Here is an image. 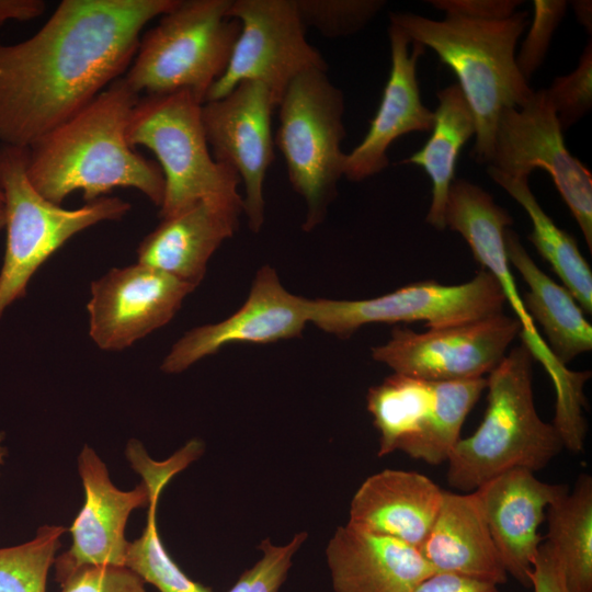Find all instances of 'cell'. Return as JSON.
I'll list each match as a JSON object with an SVG mask.
<instances>
[{"mask_svg": "<svg viewBox=\"0 0 592 592\" xmlns=\"http://www.w3.org/2000/svg\"><path fill=\"white\" fill-rule=\"evenodd\" d=\"M178 0H62L31 37L0 45V144L30 147L125 75L145 25Z\"/></svg>", "mask_w": 592, "mask_h": 592, "instance_id": "obj_1", "label": "cell"}, {"mask_svg": "<svg viewBox=\"0 0 592 592\" xmlns=\"http://www.w3.org/2000/svg\"><path fill=\"white\" fill-rule=\"evenodd\" d=\"M139 98L121 77L27 147L26 174L35 190L60 205L76 191L89 203L115 187H133L160 207L162 171L156 161L136 152L126 136Z\"/></svg>", "mask_w": 592, "mask_h": 592, "instance_id": "obj_2", "label": "cell"}, {"mask_svg": "<svg viewBox=\"0 0 592 592\" xmlns=\"http://www.w3.org/2000/svg\"><path fill=\"white\" fill-rule=\"evenodd\" d=\"M390 24L411 42L431 48L456 76L476 125L471 155L489 163L500 113L521 107L534 90L520 73L516 44L528 25V12L503 20H481L446 13L433 20L411 12H391Z\"/></svg>", "mask_w": 592, "mask_h": 592, "instance_id": "obj_3", "label": "cell"}, {"mask_svg": "<svg viewBox=\"0 0 592 592\" xmlns=\"http://www.w3.org/2000/svg\"><path fill=\"white\" fill-rule=\"evenodd\" d=\"M533 361L521 342L489 373L482 421L475 433L456 443L446 462L449 487L471 492L511 469L535 473L563 448L556 428L535 408Z\"/></svg>", "mask_w": 592, "mask_h": 592, "instance_id": "obj_4", "label": "cell"}, {"mask_svg": "<svg viewBox=\"0 0 592 592\" xmlns=\"http://www.w3.org/2000/svg\"><path fill=\"white\" fill-rule=\"evenodd\" d=\"M444 223L445 228L448 227L465 239L475 260L498 281L505 303H509L520 321L521 342L533 360L542 364L553 382L556 392L553 425L563 447L574 453L581 452L587 434L583 414L587 399L583 388L591 373L574 372L561 364L524 308L504 246V231L512 225V217L482 187L465 179H455L449 187Z\"/></svg>", "mask_w": 592, "mask_h": 592, "instance_id": "obj_5", "label": "cell"}, {"mask_svg": "<svg viewBox=\"0 0 592 592\" xmlns=\"http://www.w3.org/2000/svg\"><path fill=\"white\" fill-rule=\"evenodd\" d=\"M202 105L193 93L181 90L145 95L132 110L127 141L134 149L152 151L164 178L161 219L201 201L243 206L239 177L210 153Z\"/></svg>", "mask_w": 592, "mask_h": 592, "instance_id": "obj_6", "label": "cell"}, {"mask_svg": "<svg viewBox=\"0 0 592 592\" xmlns=\"http://www.w3.org/2000/svg\"><path fill=\"white\" fill-rule=\"evenodd\" d=\"M231 0H178L139 41L123 76L137 94L186 90L202 103L225 72L240 23Z\"/></svg>", "mask_w": 592, "mask_h": 592, "instance_id": "obj_7", "label": "cell"}, {"mask_svg": "<svg viewBox=\"0 0 592 592\" xmlns=\"http://www.w3.org/2000/svg\"><path fill=\"white\" fill-rule=\"evenodd\" d=\"M27 148L0 144V191L4 207L5 249L0 270V319L26 295L29 282L42 264L80 231L117 220L130 204L102 196L67 209L42 196L26 174Z\"/></svg>", "mask_w": 592, "mask_h": 592, "instance_id": "obj_8", "label": "cell"}, {"mask_svg": "<svg viewBox=\"0 0 592 592\" xmlns=\"http://www.w3.org/2000/svg\"><path fill=\"white\" fill-rule=\"evenodd\" d=\"M277 107L274 144L294 191L306 204L303 228L310 231L323 221L344 172L343 93L327 70H309L291 82Z\"/></svg>", "mask_w": 592, "mask_h": 592, "instance_id": "obj_9", "label": "cell"}, {"mask_svg": "<svg viewBox=\"0 0 592 592\" xmlns=\"http://www.w3.org/2000/svg\"><path fill=\"white\" fill-rule=\"evenodd\" d=\"M487 378L433 382L394 373L372 386L366 407L379 432L378 456L401 451L429 465L447 462Z\"/></svg>", "mask_w": 592, "mask_h": 592, "instance_id": "obj_10", "label": "cell"}, {"mask_svg": "<svg viewBox=\"0 0 592 592\" xmlns=\"http://www.w3.org/2000/svg\"><path fill=\"white\" fill-rule=\"evenodd\" d=\"M504 295L496 277L480 270L470 281L444 285L418 282L368 299L308 298V322L345 339L371 323L423 321L429 329L479 320L503 312Z\"/></svg>", "mask_w": 592, "mask_h": 592, "instance_id": "obj_11", "label": "cell"}, {"mask_svg": "<svg viewBox=\"0 0 592 592\" xmlns=\"http://www.w3.org/2000/svg\"><path fill=\"white\" fill-rule=\"evenodd\" d=\"M228 16L240 23L227 68L206 101L217 100L244 81L264 84L276 106L299 75L327 70L321 54L309 44L295 0H231Z\"/></svg>", "mask_w": 592, "mask_h": 592, "instance_id": "obj_12", "label": "cell"}, {"mask_svg": "<svg viewBox=\"0 0 592 592\" xmlns=\"http://www.w3.org/2000/svg\"><path fill=\"white\" fill-rule=\"evenodd\" d=\"M489 166L511 178H528L536 168L548 172L592 250V174L568 151L546 89L500 113Z\"/></svg>", "mask_w": 592, "mask_h": 592, "instance_id": "obj_13", "label": "cell"}, {"mask_svg": "<svg viewBox=\"0 0 592 592\" xmlns=\"http://www.w3.org/2000/svg\"><path fill=\"white\" fill-rule=\"evenodd\" d=\"M520 331V321L503 312L424 332L396 327L371 354L397 374L433 382L475 379L502 361Z\"/></svg>", "mask_w": 592, "mask_h": 592, "instance_id": "obj_14", "label": "cell"}, {"mask_svg": "<svg viewBox=\"0 0 592 592\" xmlns=\"http://www.w3.org/2000/svg\"><path fill=\"white\" fill-rule=\"evenodd\" d=\"M276 107L269 89L255 81L241 82L225 96L202 105L210 153L239 177L244 189L243 213L253 232L264 223V181L274 160L272 113Z\"/></svg>", "mask_w": 592, "mask_h": 592, "instance_id": "obj_15", "label": "cell"}, {"mask_svg": "<svg viewBox=\"0 0 592 592\" xmlns=\"http://www.w3.org/2000/svg\"><path fill=\"white\" fill-rule=\"evenodd\" d=\"M195 289L160 270L135 263L91 283L89 334L104 351H122L166 326Z\"/></svg>", "mask_w": 592, "mask_h": 592, "instance_id": "obj_16", "label": "cell"}, {"mask_svg": "<svg viewBox=\"0 0 592 592\" xmlns=\"http://www.w3.org/2000/svg\"><path fill=\"white\" fill-rule=\"evenodd\" d=\"M308 298L288 292L276 271L264 265L242 306L226 319L186 331L161 363L178 374L234 343L266 344L299 337L308 322Z\"/></svg>", "mask_w": 592, "mask_h": 592, "instance_id": "obj_17", "label": "cell"}, {"mask_svg": "<svg viewBox=\"0 0 592 592\" xmlns=\"http://www.w3.org/2000/svg\"><path fill=\"white\" fill-rule=\"evenodd\" d=\"M78 470L86 500L69 530L70 548L54 562L59 584L82 567L125 566L128 516L133 510L147 506L149 501L143 482L129 491L117 489L105 464L88 445L79 454Z\"/></svg>", "mask_w": 592, "mask_h": 592, "instance_id": "obj_18", "label": "cell"}, {"mask_svg": "<svg viewBox=\"0 0 592 592\" xmlns=\"http://www.w3.org/2000/svg\"><path fill=\"white\" fill-rule=\"evenodd\" d=\"M508 574L530 587V573L543 537L538 528L546 510L568 492L565 485L548 483L534 473L515 468L475 490Z\"/></svg>", "mask_w": 592, "mask_h": 592, "instance_id": "obj_19", "label": "cell"}, {"mask_svg": "<svg viewBox=\"0 0 592 592\" xmlns=\"http://www.w3.org/2000/svg\"><path fill=\"white\" fill-rule=\"evenodd\" d=\"M390 71L382 100L362 141L345 156L344 172L349 181L371 178L389 164L388 148L399 137L413 132H431L434 112L421 100L417 62L425 47L396 25L388 27Z\"/></svg>", "mask_w": 592, "mask_h": 592, "instance_id": "obj_20", "label": "cell"}, {"mask_svg": "<svg viewBox=\"0 0 592 592\" xmlns=\"http://www.w3.org/2000/svg\"><path fill=\"white\" fill-rule=\"evenodd\" d=\"M243 206L201 201L162 218L136 250L137 263L160 270L195 288L212 255L238 227Z\"/></svg>", "mask_w": 592, "mask_h": 592, "instance_id": "obj_21", "label": "cell"}, {"mask_svg": "<svg viewBox=\"0 0 592 592\" xmlns=\"http://www.w3.org/2000/svg\"><path fill=\"white\" fill-rule=\"evenodd\" d=\"M326 556L334 592H413L435 573L419 549L349 523L337 528Z\"/></svg>", "mask_w": 592, "mask_h": 592, "instance_id": "obj_22", "label": "cell"}, {"mask_svg": "<svg viewBox=\"0 0 592 592\" xmlns=\"http://www.w3.org/2000/svg\"><path fill=\"white\" fill-rule=\"evenodd\" d=\"M443 492L420 473L384 469L358 487L348 523L419 549L434 523Z\"/></svg>", "mask_w": 592, "mask_h": 592, "instance_id": "obj_23", "label": "cell"}, {"mask_svg": "<svg viewBox=\"0 0 592 592\" xmlns=\"http://www.w3.org/2000/svg\"><path fill=\"white\" fill-rule=\"evenodd\" d=\"M419 551L435 573H454L497 585L508 580L475 491L444 490Z\"/></svg>", "mask_w": 592, "mask_h": 592, "instance_id": "obj_24", "label": "cell"}, {"mask_svg": "<svg viewBox=\"0 0 592 592\" xmlns=\"http://www.w3.org/2000/svg\"><path fill=\"white\" fill-rule=\"evenodd\" d=\"M204 451L203 443L193 439L166 460L152 459L143 444L132 439L126 446V457L148 490L147 523L140 537L128 543L125 567L155 585L160 592H213L209 588L189 578L168 554L158 532L157 505L160 493L178 473L197 459Z\"/></svg>", "mask_w": 592, "mask_h": 592, "instance_id": "obj_25", "label": "cell"}, {"mask_svg": "<svg viewBox=\"0 0 592 592\" xmlns=\"http://www.w3.org/2000/svg\"><path fill=\"white\" fill-rule=\"evenodd\" d=\"M504 246L528 292L522 296L527 314L543 330L553 355L563 365L592 349V327L571 293L557 284L531 258L519 235L506 228Z\"/></svg>", "mask_w": 592, "mask_h": 592, "instance_id": "obj_26", "label": "cell"}, {"mask_svg": "<svg viewBox=\"0 0 592 592\" xmlns=\"http://www.w3.org/2000/svg\"><path fill=\"white\" fill-rule=\"evenodd\" d=\"M434 125L424 146L401 163L421 167L432 183L426 223L445 229L444 214L449 187L455 180L458 157L465 144L476 135L473 112L457 83L437 91Z\"/></svg>", "mask_w": 592, "mask_h": 592, "instance_id": "obj_27", "label": "cell"}, {"mask_svg": "<svg viewBox=\"0 0 592 592\" xmlns=\"http://www.w3.org/2000/svg\"><path fill=\"white\" fill-rule=\"evenodd\" d=\"M489 177L527 213L532 231L528 239L549 263L585 314L592 312V271L576 239L559 228L545 213L528 185V178H511L488 166Z\"/></svg>", "mask_w": 592, "mask_h": 592, "instance_id": "obj_28", "label": "cell"}, {"mask_svg": "<svg viewBox=\"0 0 592 592\" xmlns=\"http://www.w3.org/2000/svg\"><path fill=\"white\" fill-rule=\"evenodd\" d=\"M546 542L560 563L569 592H592V478L581 475L571 492L546 510Z\"/></svg>", "mask_w": 592, "mask_h": 592, "instance_id": "obj_29", "label": "cell"}, {"mask_svg": "<svg viewBox=\"0 0 592 592\" xmlns=\"http://www.w3.org/2000/svg\"><path fill=\"white\" fill-rule=\"evenodd\" d=\"M66 531L61 525H43L33 539L0 548V592H46L48 572Z\"/></svg>", "mask_w": 592, "mask_h": 592, "instance_id": "obj_30", "label": "cell"}, {"mask_svg": "<svg viewBox=\"0 0 592 592\" xmlns=\"http://www.w3.org/2000/svg\"><path fill=\"white\" fill-rule=\"evenodd\" d=\"M305 27L326 37H343L363 30L386 5L384 0H295Z\"/></svg>", "mask_w": 592, "mask_h": 592, "instance_id": "obj_31", "label": "cell"}, {"mask_svg": "<svg viewBox=\"0 0 592 592\" xmlns=\"http://www.w3.org/2000/svg\"><path fill=\"white\" fill-rule=\"evenodd\" d=\"M562 130L568 129L592 109V42L584 47L577 68L555 78L546 89Z\"/></svg>", "mask_w": 592, "mask_h": 592, "instance_id": "obj_32", "label": "cell"}, {"mask_svg": "<svg viewBox=\"0 0 592 592\" xmlns=\"http://www.w3.org/2000/svg\"><path fill=\"white\" fill-rule=\"evenodd\" d=\"M307 533L296 534L285 545L264 539L259 545L262 557L247 569L228 592H280L292 566L293 556L306 540Z\"/></svg>", "mask_w": 592, "mask_h": 592, "instance_id": "obj_33", "label": "cell"}, {"mask_svg": "<svg viewBox=\"0 0 592 592\" xmlns=\"http://www.w3.org/2000/svg\"><path fill=\"white\" fill-rule=\"evenodd\" d=\"M567 7L568 2L565 0L533 1V21L519 53L515 55L516 67L526 81L542 66L553 35L561 22Z\"/></svg>", "mask_w": 592, "mask_h": 592, "instance_id": "obj_34", "label": "cell"}, {"mask_svg": "<svg viewBox=\"0 0 592 592\" xmlns=\"http://www.w3.org/2000/svg\"><path fill=\"white\" fill-rule=\"evenodd\" d=\"M61 592H147L145 582L125 566H88L75 571Z\"/></svg>", "mask_w": 592, "mask_h": 592, "instance_id": "obj_35", "label": "cell"}, {"mask_svg": "<svg viewBox=\"0 0 592 592\" xmlns=\"http://www.w3.org/2000/svg\"><path fill=\"white\" fill-rule=\"evenodd\" d=\"M431 7L445 14H458L481 20H503L516 12L519 0H429Z\"/></svg>", "mask_w": 592, "mask_h": 592, "instance_id": "obj_36", "label": "cell"}, {"mask_svg": "<svg viewBox=\"0 0 592 592\" xmlns=\"http://www.w3.org/2000/svg\"><path fill=\"white\" fill-rule=\"evenodd\" d=\"M534 592H569L558 558L548 542L540 544L530 573Z\"/></svg>", "mask_w": 592, "mask_h": 592, "instance_id": "obj_37", "label": "cell"}, {"mask_svg": "<svg viewBox=\"0 0 592 592\" xmlns=\"http://www.w3.org/2000/svg\"><path fill=\"white\" fill-rule=\"evenodd\" d=\"M413 592H500L491 582L454 573H433Z\"/></svg>", "mask_w": 592, "mask_h": 592, "instance_id": "obj_38", "label": "cell"}, {"mask_svg": "<svg viewBox=\"0 0 592 592\" xmlns=\"http://www.w3.org/2000/svg\"><path fill=\"white\" fill-rule=\"evenodd\" d=\"M46 9L43 0H0V27L8 21L25 22L41 16Z\"/></svg>", "mask_w": 592, "mask_h": 592, "instance_id": "obj_39", "label": "cell"}, {"mask_svg": "<svg viewBox=\"0 0 592 592\" xmlns=\"http://www.w3.org/2000/svg\"><path fill=\"white\" fill-rule=\"evenodd\" d=\"M578 22L591 34L592 30V4L591 1H571Z\"/></svg>", "mask_w": 592, "mask_h": 592, "instance_id": "obj_40", "label": "cell"}, {"mask_svg": "<svg viewBox=\"0 0 592 592\" xmlns=\"http://www.w3.org/2000/svg\"><path fill=\"white\" fill-rule=\"evenodd\" d=\"M5 434L3 431H0V466L4 463V458L8 454L7 447L3 445Z\"/></svg>", "mask_w": 592, "mask_h": 592, "instance_id": "obj_41", "label": "cell"}, {"mask_svg": "<svg viewBox=\"0 0 592 592\" xmlns=\"http://www.w3.org/2000/svg\"><path fill=\"white\" fill-rule=\"evenodd\" d=\"M5 215L2 201H0V229L4 228Z\"/></svg>", "mask_w": 592, "mask_h": 592, "instance_id": "obj_42", "label": "cell"}, {"mask_svg": "<svg viewBox=\"0 0 592 592\" xmlns=\"http://www.w3.org/2000/svg\"><path fill=\"white\" fill-rule=\"evenodd\" d=\"M0 201H2V193H1V191H0Z\"/></svg>", "mask_w": 592, "mask_h": 592, "instance_id": "obj_43", "label": "cell"}]
</instances>
